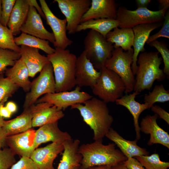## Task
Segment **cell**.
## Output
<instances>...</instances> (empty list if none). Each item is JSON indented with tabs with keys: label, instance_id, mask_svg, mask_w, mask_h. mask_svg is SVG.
I'll return each instance as SVG.
<instances>
[{
	"label": "cell",
	"instance_id": "43",
	"mask_svg": "<svg viewBox=\"0 0 169 169\" xmlns=\"http://www.w3.org/2000/svg\"><path fill=\"white\" fill-rule=\"evenodd\" d=\"M124 164L128 169H146L141 163L134 157L128 158Z\"/></svg>",
	"mask_w": 169,
	"mask_h": 169
},
{
	"label": "cell",
	"instance_id": "46",
	"mask_svg": "<svg viewBox=\"0 0 169 169\" xmlns=\"http://www.w3.org/2000/svg\"><path fill=\"white\" fill-rule=\"evenodd\" d=\"M151 0H136V2L137 8H147Z\"/></svg>",
	"mask_w": 169,
	"mask_h": 169
},
{
	"label": "cell",
	"instance_id": "49",
	"mask_svg": "<svg viewBox=\"0 0 169 169\" xmlns=\"http://www.w3.org/2000/svg\"><path fill=\"white\" fill-rule=\"evenodd\" d=\"M8 98L6 97L4 98L1 102H0V108L1 107L4 105L5 103L7 101ZM7 120H4L0 114V127H2L5 125Z\"/></svg>",
	"mask_w": 169,
	"mask_h": 169
},
{
	"label": "cell",
	"instance_id": "11",
	"mask_svg": "<svg viewBox=\"0 0 169 169\" xmlns=\"http://www.w3.org/2000/svg\"><path fill=\"white\" fill-rule=\"evenodd\" d=\"M92 96L87 93L81 91V88L77 86L71 91H65L46 94L38 99L35 103L47 102L61 110L77 104H83Z\"/></svg>",
	"mask_w": 169,
	"mask_h": 169
},
{
	"label": "cell",
	"instance_id": "50",
	"mask_svg": "<svg viewBox=\"0 0 169 169\" xmlns=\"http://www.w3.org/2000/svg\"><path fill=\"white\" fill-rule=\"evenodd\" d=\"M161 9H165L168 10L169 8V0H158Z\"/></svg>",
	"mask_w": 169,
	"mask_h": 169
},
{
	"label": "cell",
	"instance_id": "40",
	"mask_svg": "<svg viewBox=\"0 0 169 169\" xmlns=\"http://www.w3.org/2000/svg\"><path fill=\"white\" fill-rule=\"evenodd\" d=\"M160 37L169 38V11L166 12L162 27L157 33L150 36L146 43L149 44Z\"/></svg>",
	"mask_w": 169,
	"mask_h": 169
},
{
	"label": "cell",
	"instance_id": "3",
	"mask_svg": "<svg viewBox=\"0 0 169 169\" xmlns=\"http://www.w3.org/2000/svg\"><path fill=\"white\" fill-rule=\"evenodd\" d=\"M53 54L47 55L53 67L56 92L68 91L76 85L75 77L77 57L69 49L55 48Z\"/></svg>",
	"mask_w": 169,
	"mask_h": 169
},
{
	"label": "cell",
	"instance_id": "37",
	"mask_svg": "<svg viewBox=\"0 0 169 169\" xmlns=\"http://www.w3.org/2000/svg\"><path fill=\"white\" fill-rule=\"evenodd\" d=\"M19 88L2 74L0 76V102L6 97L12 96Z\"/></svg>",
	"mask_w": 169,
	"mask_h": 169
},
{
	"label": "cell",
	"instance_id": "55",
	"mask_svg": "<svg viewBox=\"0 0 169 169\" xmlns=\"http://www.w3.org/2000/svg\"><path fill=\"white\" fill-rule=\"evenodd\" d=\"M4 72H0V76L3 74Z\"/></svg>",
	"mask_w": 169,
	"mask_h": 169
},
{
	"label": "cell",
	"instance_id": "53",
	"mask_svg": "<svg viewBox=\"0 0 169 169\" xmlns=\"http://www.w3.org/2000/svg\"><path fill=\"white\" fill-rule=\"evenodd\" d=\"M2 7V0H0V20L1 15Z\"/></svg>",
	"mask_w": 169,
	"mask_h": 169
},
{
	"label": "cell",
	"instance_id": "30",
	"mask_svg": "<svg viewBox=\"0 0 169 169\" xmlns=\"http://www.w3.org/2000/svg\"><path fill=\"white\" fill-rule=\"evenodd\" d=\"M119 23L116 19L99 18L90 19L80 23L78 26L76 32L90 29L95 31L104 37L114 28L118 27Z\"/></svg>",
	"mask_w": 169,
	"mask_h": 169
},
{
	"label": "cell",
	"instance_id": "29",
	"mask_svg": "<svg viewBox=\"0 0 169 169\" xmlns=\"http://www.w3.org/2000/svg\"><path fill=\"white\" fill-rule=\"evenodd\" d=\"M105 38L108 42L114 44V48L120 47L125 51L132 49L134 33L132 28L116 27L110 31Z\"/></svg>",
	"mask_w": 169,
	"mask_h": 169
},
{
	"label": "cell",
	"instance_id": "42",
	"mask_svg": "<svg viewBox=\"0 0 169 169\" xmlns=\"http://www.w3.org/2000/svg\"><path fill=\"white\" fill-rule=\"evenodd\" d=\"M151 110L157 115L160 118L165 120L169 125V114L160 106L153 105L151 108Z\"/></svg>",
	"mask_w": 169,
	"mask_h": 169
},
{
	"label": "cell",
	"instance_id": "1",
	"mask_svg": "<svg viewBox=\"0 0 169 169\" xmlns=\"http://www.w3.org/2000/svg\"><path fill=\"white\" fill-rule=\"evenodd\" d=\"M71 109L79 111L83 121L93 131L94 141L103 142L114 120L107 103L100 99L92 97L83 104L71 106Z\"/></svg>",
	"mask_w": 169,
	"mask_h": 169
},
{
	"label": "cell",
	"instance_id": "21",
	"mask_svg": "<svg viewBox=\"0 0 169 169\" xmlns=\"http://www.w3.org/2000/svg\"><path fill=\"white\" fill-rule=\"evenodd\" d=\"M63 143H52L35 149L30 158L36 164L39 169H55L53 162L58 155L64 149Z\"/></svg>",
	"mask_w": 169,
	"mask_h": 169
},
{
	"label": "cell",
	"instance_id": "16",
	"mask_svg": "<svg viewBox=\"0 0 169 169\" xmlns=\"http://www.w3.org/2000/svg\"><path fill=\"white\" fill-rule=\"evenodd\" d=\"M30 107L33 115L32 127H40L58 121L64 115L62 110L48 103H39Z\"/></svg>",
	"mask_w": 169,
	"mask_h": 169
},
{
	"label": "cell",
	"instance_id": "24",
	"mask_svg": "<svg viewBox=\"0 0 169 169\" xmlns=\"http://www.w3.org/2000/svg\"><path fill=\"white\" fill-rule=\"evenodd\" d=\"M139 93L134 91L129 95L126 94L117 100L115 102L117 105H122L126 108L131 114L136 135V139L139 140L141 137L140 125L139 123V116L141 113L146 109H149L145 103L141 104L136 101L135 98Z\"/></svg>",
	"mask_w": 169,
	"mask_h": 169
},
{
	"label": "cell",
	"instance_id": "54",
	"mask_svg": "<svg viewBox=\"0 0 169 169\" xmlns=\"http://www.w3.org/2000/svg\"><path fill=\"white\" fill-rule=\"evenodd\" d=\"M79 167V166L75 167L73 168L72 169H78Z\"/></svg>",
	"mask_w": 169,
	"mask_h": 169
},
{
	"label": "cell",
	"instance_id": "45",
	"mask_svg": "<svg viewBox=\"0 0 169 169\" xmlns=\"http://www.w3.org/2000/svg\"><path fill=\"white\" fill-rule=\"evenodd\" d=\"M2 128L0 127V150L4 148L6 145V138Z\"/></svg>",
	"mask_w": 169,
	"mask_h": 169
},
{
	"label": "cell",
	"instance_id": "19",
	"mask_svg": "<svg viewBox=\"0 0 169 169\" xmlns=\"http://www.w3.org/2000/svg\"><path fill=\"white\" fill-rule=\"evenodd\" d=\"M72 139L67 132L59 129L57 121L41 126L36 131L34 146L36 149L42 143L49 142L64 143Z\"/></svg>",
	"mask_w": 169,
	"mask_h": 169
},
{
	"label": "cell",
	"instance_id": "2",
	"mask_svg": "<svg viewBox=\"0 0 169 169\" xmlns=\"http://www.w3.org/2000/svg\"><path fill=\"white\" fill-rule=\"evenodd\" d=\"M115 146L114 143L104 145L95 141L79 146L78 151L82 158L78 169L101 165L112 167L123 163L127 158Z\"/></svg>",
	"mask_w": 169,
	"mask_h": 169
},
{
	"label": "cell",
	"instance_id": "10",
	"mask_svg": "<svg viewBox=\"0 0 169 169\" xmlns=\"http://www.w3.org/2000/svg\"><path fill=\"white\" fill-rule=\"evenodd\" d=\"M65 17L69 34L75 33L83 15L90 8V0H54Z\"/></svg>",
	"mask_w": 169,
	"mask_h": 169
},
{
	"label": "cell",
	"instance_id": "35",
	"mask_svg": "<svg viewBox=\"0 0 169 169\" xmlns=\"http://www.w3.org/2000/svg\"><path fill=\"white\" fill-rule=\"evenodd\" d=\"M20 58V53L0 48V72H4L8 66H13Z\"/></svg>",
	"mask_w": 169,
	"mask_h": 169
},
{
	"label": "cell",
	"instance_id": "18",
	"mask_svg": "<svg viewBox=\"0 0 169 169\" xmlns=\"http://www.w3.org/2000/svg\"><path fill=\"white\" fill-rule=\"evenodd\" d=\"M163 22L146 23L137 25L133 27L134 38L132 46L133 54L131 68L134 75H135L137 66V61L139 54L146 51L144 47L150 36L154 30L162 26Z\"/></svg>",
	"mask_w": 169,
	"mask_h": 169
},
{
	"label": "cell",
	"instance_id": "27",
	"mask_svg": "<svg viewBox=\"0 0 169 169\" xmlns=\"http://www.w3.org/2000/svg\"><path fill=\"white\" fill-rule=\"evenodd\" d=\"M33 115L30 107L23 109L19 115L7 120L3 127V132L7 137L25 131L32 127Z\"/></svg>",
	"mask_w": 169,
	"mask_h": 169
},
{
	"label": "cell",
	"instance_id": "26",
	"mask_svg": "<svg viewBox=\"0 0 169 169\" xmlns=\"http://www.w3.org/2000/svg\"><path fill=\"white\" fill-rule=\"evenodd\" d=\"M6 70V77L12 82L21 88L25 92L29 91L31 82L29 78V72L21 58L11 68Z\"/></svg>",
	"mask_w": 169,
	"mask_h": 169
},
{
	"label": "cell",
	"instance_id": "52",
	"mask_svg": "<svg viewBox=\"0 0 169 169\" xmlns=\"http://www.w3.org/2000/svg\"><path fill=\"white\" fill-rule=\"evenodd\" d=\"M112 169H128L124 165V163L112 166Z\"/></svg>",
	"mask_w": 169,
	"mask_h": 169
},
{
	"label": "cell",
	"instance_id": "17",
	"mask_svg": "<svg viewBox=\"0 0 169 169\" xmlns=\"http://www.w3.org/2000/svg\"><path fill=\"white\" fill-rule=\"evenodd\" d=\"M158 115L156 114L153 115H147L143 118L140 126V131L150 135L147 145L160 144L169 148V135L157 124V119Z\"/></svg>",
	"mask_w": 169,
	"mask_h": 169
},
{
	"label": "cell",
	"instance_id": "38",
	"mask_svg": "<svg viewBox=\"0 0 169 169\" xmlns=\"http://www.w3.org/2000/svg\"><path fill=\"white\" fill-rule=\"evenodd\" d=\"M16 162L15 155L9 148L0 150V169H10Z\"/></svg>",
	"mask_w": 169,
	"mask_h": 169
},
{
	"label": "cell",
	"instance_id": "25",
	"mask_svg": "<svg viewBox=\"0 0 169 169\" xmlns=\"http://www.w3.org/2000/svg\"><path fill=\"white\" fill-rule=\"evenodd\" d=\"M80 143L78 139L64 143V149L57 169H72L80 166L82 158L78 151Z\"/></svg>",
	"mask_w": 169,
	"mask_h": 169
},
{
	"label": "cell",
	"instance_id": "32",
	"mask_svg": "<svg viewBox=\"0 0 169 169\" xmlns=\"http://www.w3.org/2000/svg\"><path fill=\"white\" fill-rule=\"evenodd\" d=\"M169 100V90H166L162 84L156 85L152 91L146 94L144 98V103L149 109L156 102L164 103Z\"/></svg>",
	"mask_w": 169,
	"mask_h": 169
},
{
	"label": "cell",
	"instance_id": "33",
	"mask_svg": "<svg viewBox=\"0 0 169 169\" xmlns=\"http://www.w3.org/2000/svg\"><path fill=\"white\" fill-rule=\"evenodd\" d=\"M135 158L146 169H168L169 167V163L161 161L157 153L137 156Z\"/></svg>",
	"mask_w": 169,
	"mask_h": 169
},
{
	"label": "cell",
	"instance_id": "4",
	"mask_svg": "<svg viewBox=\"0 0 169 169\" xmlns=\"http://www.w3.org/2000/svg\"><path fill=\"white\" fill-rule=\"evenodd\" d=\"M158 51H144L139 54L137 61L134 91L139 93L150 90L155 80L161 81L166 76L160 68L162 59Z\"/></svg>",
	"mask_w": 169,
	"mask_h": 169
},
{
	"label": "cell",
	"instance_id": "13",
	"mask_svg": "<svg viewBox=\"0 0 169 169\" xmlns=\"http://www.w3.org/2000/svg\"><path fill=\"white\" fill-rule=\"evenodd\" d=\"M101 75L87 59L84 50L77 57L75 73L76 84L80 87L90 86L91 88L96 84Z\"/></svg>",
	"mask_w": 169,
	"mask_h": 169
},
{
	"label": "cell",
	"instance_id": "15",
	"mask_svg": "<svg viewBox=\"0 0 169 169\" xmlns=\"http://www.w3.org/2000/svg\"><path fill=\"white\" fill-rule=\"evenodd\" d=\"M20 31L22 33L48 41L53 44L55 41L53 33L45 28L41 16L31 5H29L27 18L22 26Z\"/></svg>",
	"mask_w": 169,
	"mask_h": 169
},
{
	"label": "cell",
	"instance_id": "28",
	"mask_svg": "<svg viewBox=\"0 0 169 169\" xmlns=\"http://www.w3.org/2000/svg\"><path fill=\"white\" fill-rule=\"evenodd\" d=\"M29 5L27 0H16L7 24L13 35L20 33L21 28L25 21Z\"/></svg>",
	"mask_w": 169,
	"mask_h": 169
},
{
	"label": "cell",
	"instance_id": "51",
	"mask_svg": "<svg viewBox=\"0 0 169 169\" xmlns=\"http://www.w3.org/2000/svg\"><path fill=\"white\" fill-rule=\"evenodd\" d=\"M112 167L108 165H101L90 167L87 169H112Z\"/></svg>",
	"mask_w": 169,
	"mask_h": 169
},
{
	"label": "cell",
	"instance_id": "9",
	"mask_svg": "<svg viewBox=\"0 0 169 169\" xmlns=\"http://www.w3.org/2000/svg\"><path fill=\"white\" fill-rule=\"evenodd\" d=\"M55 92V82L53 69L49 62L43 68L38 76L31 82L30 90L25 96L23 109L35 104L42 95Z\"/></svg>",
	"mask_w": 169,
	"mask_h": 169
},
{
	"label": "cell",
	"instance_id": "44",
	"mask_svg": "<svg viewBox=\"0 0 169 169\" xmlns=\"http://www.w3.org/2000/svg\"><path fill=\"white\" fill-rule=\"evenodd\" d=\"M29 5L33 6L39 13V14L42 18L45 19L44 14L42 9L38 5L37 1L35 0H27Z\"/></svg>",
	"mask_w": 169,
	"mask_h": 169
},
{
	"label": "cell",
	"instance_id": "34",
	"mask_svg": "<svg viewBox=\"0 0 169 169\" xmlns=\"http://www.w3.org/2000/svg\"><path fill=\"white\" fill-rule=\"evenodd\" d=\"M0 48L20 53V47L17 45L14 41V35L7 27L0 23Z\"/></svg>",
	"mask_w": 169,
	"mask_h": 169
},
{
	"label": "cell",
	"instance_id": "7",
	"mask_svg": "<svg viewBox=\"0 0 169 169\" xmlns=\"http://www.w3.org/2000/svg\"><path fill=\"white\" fill-rule=\"evenodd\" d=\"M133 54V49L125 51L120 47L114 48L111 57L106 60L105 65L121 79L124 83L125 92L126 93L134 90L135 84V77L131 68Z\"/></svg>",
	"mask_w": 169,
	"mask_h": 169
},
{
	"label": "cell",
	"instance_id": "20",
	"mask_svg": "<svg viewBox=\"0 0 169 169\" xmlns=\"http://www.w3.org/2000/svg\"><path fill=\"white\" fill-rule=\"evenodd\" d=\"M117 8L114 0H92L90 6L82 17L80 23L92 19H116Z\"/></svg>",
	"mask_w": 169,
	"mask_h": 169
},
{
	"label": "cell",
	"instance_id": "12",
	"mask_svg": "<svg viewBox=\"0 0 169 169\" xmlns=\"http://www.w3.org/2000/svg\"><path fill=\"white\" fill-rule=\"evenodd\" d=\"M42 9L44 14L47 24L53 31L55 41L53 44L55 48L66 49L73 43L67 35V21L65 19L57 17L51 10L44 0H39Z\"/></svg>",
	"mask_w": 169,
	"mask_h": 169
},
{
	"label": "cell",
	"instance_id": "48",
	"mask_svg": "<svg viewBox=\"0 0 169 169\" xmlns=\"http://www.w3.org/2000/svg\"><path fill=\"white\" fill-rule=\"evenodd\" d=\"M6 107L12 113L15 112L17 110L16 104L12 101L8 102Z\"/></svg>",
	"mask_w": 169,
	"mask_h": 169
},
{
	"label": "cell",
	"instance_id": "39",
	"mask_svg": "<svg viewBox=\"0 0 169 169\" xmlns=\"http://www.w3.org/2000/svg\"><path fill=\"white\" fill-rule=\"evenodd\" d=\"M16 0H2V12L0 23L7 27V24Z\"/></svg>",
	"mask_w": 169,
	"mask_h": 169
},
{
	"label": "cell",
	"instance_id": "41",
	"mask_svg": "<svg viewBox=\"0 0 169 169\" xmlns=\"http://www.w3.org/2000/svg\"><path fill=\"white\" fill-rule=\"evenodd\" d=\"M10 169H39L36 164L30 158L21 157Z\"/></svg>",
	"mask_w": 169,
	"mask_h": 169
},
{
	"label": "cell",
	"instance_id": "31",
	"mask_svg": "<svg viewBox=\"0 0 169 169\" xmlns=\"http://www.w3.org/2000/svg\"><path fill=\"white\" fill-rule=\"evenodd\" d=\"M14 41L18 46L23 45L37 48L43 50L48 55L51 54L55 51V49L49 45L48 41L23 33L19 36L14 38Z\"/></svg>",
	"mask_w": 169,
	"mask_h": 169
},
{
	"label": "cell",
	"instance_id": "23",
	"mask_svg": "<svg viewBox=\"0 0 169 169\" xmlns=\"http://www.w3.org/2000/svg\"><path fill=\"white\" fill-rule=\"evenodd\" d=\"M105 136L117 145L120 151L127 159L148 155L149 154L145 149L137 145V140L136 139L134 141L126 140L111 127Z\"/></svg>",
	"mask_w": 169,
	"mask_h": 169
},
{
	"label": "cell",
	"instance_id": "6",
	"mask_svg": "<svg viewBox=\"0 0 169 169\" xmlns=\"http://www.w3.org/2000/svg\"><path fill=\"white\" fill-rule=\"evenodd\" d=\"M100 70L101 75L92 88V92L106 103L115 102L123 96L125 91L124 83L117 74L105 66Z\"/></svg>",
	"mask_w": 169,
	"mask_h": 169
},
{
	"label": "cell",
	"instance_id": "47",
	"mask_svg": "<svg viewBox=\"0 0 169 169\" xmlns=\"http://www.w3.org/2000/svg\"><path fill=\"white\" fill-rule=\"evenodd\" d=\"M0 114L2 117L9 118L10 117L12 113L6 106L3 105L0 108Z\"/></svg>",
	"mask_w": 169,
	"mask_h": 169
},
{
	"label": "cell",
	"instance_id": "8",
	"mask_svg": "<svg viewBox=\"0 0 169 169\" xmlns=\"http://www.w3.org/2000/svg\"><path fill=\"white\" fill-rule=\"evenodd\" d=\"M168 10L162 9L153 11L147 8H137L131 10L120 7L117 9L116 18L119 23L118 27L132 28L141 24L162 22Z\"/></svg>",
	"mask_w": 169,
	"mask_h": 169
},
{
	"label": "cell",
	"instance_id": "14",
	"mask_svg": "<svg viewBox=\"0 0 169 169\" xmlns=\"http://www.w3.org/2000/svg\"><path fill=\"white\" fill-rule=\"evenodd\" d=\"M35 131L31 128L24 132L8 136L6 138V145L15 155L30 158L35 149Z\"/></svg>",
	"mask_w": 169,
	"mask_h": 169
},
{
	"label": "cell",
	"instance_id": "22",
	"mask_svg": "<svg viewBox=\"0 0 169 169\" xmlns=\"http://www.w3.org/2000/svg\"><path fill=\"white\" fill-rule=\"evenodd\" d=\"M20 48L21 58L27 66L30 77L33 78L50 62L48 57L40 54L38 49L23 45Z\"/></svg>",
	"mask_w": 169,
	"mask_h": 169
},
{
	"label": "cell",
	"instance_id": "36",
	"mask_svg": "<svg viewBox=\"0 0 169 169\" xmlns=\"http://www.w3.org/2000/svg\"><path fill=\"white\" fill-rule=\"evenodd\" d=\"M150 46L155 48L160 53L163 59L164 64L163 70L164 73L167 77H169V50L167 45L164 42L157 40H154L148 44Z\"/></svg>",
	"mask_w": 169,
	"mask_h": 169
},
{
	"label": "cell",
	"instance_id": "5",
	"mask_svg": "<svg viewBox=\"0 0 169 169\" xmlns=\"http://www.w3.org/2000/svg\"><path fill=\"white\" fill-rule=\"evenodd\" d=\"M84 44L87 58L96 69L100 70L111 57L114 49L113 44L107 41L105 37L92 30L85 36Z\"/></svg>",
	"mask_w": 169,
	"mask_h": 169
}]
</instances>
